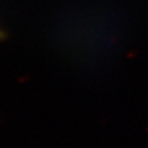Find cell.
<instances>
[{
    "mask_svg": "<svg viewBox=\"0 0 148 148\" xmlns=\"http://www.w3.org/2000/svg\"><path fill=\"white\" fill-rule=\"evenodd\" d=\"M3 37H4V32H3V31L0 29V39H2Z\"/></svg>",
    "mask_w": 148,
    "mask_h": 148,
    "instance_id": "cell-1",
    "label": "cell"
}]
</instances>
